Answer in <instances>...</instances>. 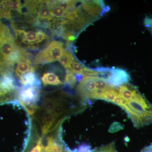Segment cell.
<instances>
[{"label": "cell", "mask_w": 152, "mask_h": 152, "mask_svg": "<svg viewBox=\"0 0 152 152\" xmlns=\"http://www.w3.org/2000/svg\"><path fill=\"white\" fill-rule=\"evenodd\" d=\"M122 99L120 107L128 114L134 127L140 128L152 124V104L137 89L129 100Z\"/></svg>", "instance_id": "cell-1"}, {"label": "cell", "mask_w": 152, "mask_h": 152, "mask_svg": "<svg viewBox=\"0 0 152 152\" xmlns=\"http://www.w3.org/2000/svg\"><path fill=\"white\" fill-rule=\"evenodd\" d=\"M40 89L34 86H23L19 91L18 97L20 103L26 108L30 115L37 108V103L40 97Z\"/></svg>", "instance_id": "cell-2"}, {"label": "cell", "mask_w": 152, "mask_h": 152, "mask_svg": "<svg viewBox=\"0 0 152 152\" xmlns=\"http://www.w3.org/2000/svg\"><path fill=\"white\" fill-rule=\"evenodd\" d=\"M63 43L61 42L53 41L42 52L37 55L35 64H45L59 60L64 52Z\"/></svg>", "instance_id": "cell-3"}, {"label": "cell", "mask_w": 152, "mask_h": 152, "mask_svg": "<svg viewBox=\"0 0 152 152\" xmlns=\"http://www.w3.org/2000/svg\"><path fill=\"white\" fill-rule=\"evenodd\" d=\"M104 79L109 86L117 88L128 83L130 77L126 71L122 69L110 68Z\"/></svg>", "instance_id": "cell-4"}, {"label": "cell", "mask_w": 152, "mask_h": 152, "mask_svg": "<svg viewBox=\"0 0 152 152\" xmlns=\"http://www.w3.org/2000/svg\"><path fill=\"white\" fill-rule=\"evenodd\" d=\"M95 78L94 76H84L78 85V93L83 99H91L96 90Z\"/></svg>", "instance_id": "cell-5"}, {"label": "cell", "mask_w": 152, "mask_h": 152, "mask_svg": "<svg viewBox=\"0 0 152 152\" xmlns=\"http://www.w3.org/2000/svg\"><path fill=\"white\" fill-rule=\"evenodd\" d=\"M20 82L23 86H31L40 89L41 82L37 74L34 72H29L20 77Z\"/></svg>", "instance_id": "cell-6"}, {"label": "cell", "mask_w": 152, "mask_h": 152, "mask_svg": "<svg viewBox=\"0 0 152 152\" xmlns=\"http://www.w3.org/2000/svg\"><path fill=\"white\" fill-rule=\"evenodd\" d=\"M35 68L31 65V61L30 58L23 59L18 63L16 68V75L19 77L29 72H34Z\"/></svg>", "instance_id": "cell-7"}, {"label": "cell", "mask_w": 152, "mask_h": 152, "mask_svg": "<svg viewBox=\"0 0 152 152\" xmlns=\"http://www.w3.org/2000/svg\"><path fill=\"white\" fill-rule=\"evenodd\" d=\"M56 118L52 113L46 111L42 114L41 119L43 124L42 132L44 134H47L50 131V129L53 126Z\"/></svg>", "instance_id": "cell-8"}, {"label": "cell", "mask_w": 152, "mask_h": 152, "mask_svg": "<svg viewBox=\"0 0 152 152\" xmlns=\"http://www.w3.org/2000/svg\"><path fill=\"white\" fill-rule=\"evenodd\" d=\"M42 80L45 86L48 85L58 86L64 84L58 77L53 72H47L44 74L42 77Z\"/></svg>", "instance_id": "cell-9"}, {"label": "cell", "mask_w": 152, "mask_h": 152, "mask_svg": "<svg viewBox=\"0 0 152 152\" xmlns=\"http://www.w3.org/2000/svg\"><path fill=\"white\" fill-rule=\"evenodd\" d=\"M37 32L33 31H25L23 38L20 41L21 42L28 45L29 48H32L33 46L36 44L37 41Z\"/></svg>", "instance_id": "cell-10"}, {"label": "cell", "mask_w": 152, "mask_h": 152, "mask_svg": "<svg viewBox=\"0 0 152 152\" xmlns=\"http://www.w3.org/2000/svg\"><path fill=\"white\" fill-rule=\"evenodd\" d=\"M75 61V58L72 53L67 50H64L63 54L59 61L62 65L66 69H69L71 64Z\"/></svg>", "instance_id": "cell-11"}, {"label": "cell", "mask_w": 152, "mask_h": 152, "mask_svg": "<svg viewBox=\"0 0 152 152\" xmlns=\"http://www.w3.org/2000/svg\"><path fill=\"white\" fill-rule=\"evenodd\" d=\"M15 92V91L5 89L0 85V104L12 100Z\"/></svg>", "instance_id": "cell-12"}, {"label": "cell", "mask_w": 152, "mask_h": 152, "mask_svg": "<svg viewBox=\"0 0 152 152\" xmlns=\"http://www.w3.org/2000/svg\"><path fill=\"white\" fill-rule=\"evenodd\" d=\"M118 94L117 88L111 87L109 89L106 90L102 96L101 100L107 101L113 103L115 98Z\"/></svg>", "instance_id": "cell-13"}, {"label": "cell", "mask_w": 152, "mask_h": 152, "mask_svg": "<svg viewBox=\"0 0 152 152\" xmlns=\"http://www.w3.org/2000/svg\"><path fill=\"white\" fill-rule=\"evenodd\" d=\"M77 82V78L73 73L69 69H66V74L65 78V86L72 88L75 86Z\"/></svg>", "instance_id": "cell-14"}, {"label": "cell", "mask_w": 152, "mask_h": 152, "mask_svg": "<svg viewBox=\"0 0 152 152\" xmlns=\"http://www.w3.org/2000/svg\"><path fill=\"white\" fill-rule=\"evenodd\" d=\"M86 67L77 61H74L71 64L69 69L74 74H80L83 75Z\"/></svg>", "instance_id": "cell-15"}, {"label": "cell", "mask_w": 152, "mask_h": 152, "mask_svg": "<svg viewBox=\"0 0 152 152\" xmlns=\"http://www.w3.org/2000/svg\"><path fill=\"white\" fill-rule=\"evenodd\" d=\"M58 100L53 98H47L45 100L43 103L44 108L46 111L52 113Z\"/></svg>", "instance_id": "cell-16"}, {"label": "cell", "mask_w": 152, "mask_h": 152, "mask_svg": "<svg viewBox=\"0 0 152 152\" xmlns=\"http://www.w3.org/2000/svg\"><path fill=\"white\" fill-rule=\"evenodd\" d=\"M95 80L96 90H106L111 87L109 86L106 80L103 78L95 77Z\"/></svg>", "instance_id": "cell-17"}, {"label": "cell", "mask_w": 152, "mask_h": 152, "mask_svg": "<svg viewBox=\"0 0 152 152\" xmlns=\"http://www.w3.org/2000/svg\"><path fill=\"white\" fill-rule=\"evenodd\" d=\"M6 5L9 9L19 12L21 7V1H4Z\"/></svg>", "instance_id": "cell-18"}, {"label": "cell", "mask_w": 152, "mask_h": 152, "mask_svg": "<svg viewBox=\"0 0 152 152\" xmlns=\"http://www.w3.org/2000/svg\"><path fill=\"white\" fill-rule=\"evenodd\" d=\"M64 112V107L63 104L58 101L55 105L52 113L53 114L56 118L59 117Z\"/></svg>", "instance_id": "cell-19"}, {"label": "cell", "mask_w": 152, "mask_h": 152, "mask_svg": "<svg viewBox=\"0 0 152 152\" xmlns=\"http://www.w3.org/2000/svg\"><path fill=\"white\" fill-rule=\"evenodd\" d=\"M92 152H117L114 143L109 144L105 146L94 150Z\"/></svg>", "instance_id": "cell-20"}, {"label": "cell", "mask_w": 152, "mask_h": 152, "mask_svg": "<svg viewBox=\"0 0 152 152\" xmlns=\"http://www.w3.org/2000/svg\"><path fill=\"white\" fill-rule=\"evenodd\" d=\"M37 38L36 42V44L37 45L42 42L44 40L46 39L48 37L47 34L42 30H38L37 31Z\"/></svg>", "instance_id": "cell-21"}, {"label": "cell", "mask_w": 152, "mask_h": 152, "mask_svg": "<svg viewBox=\"0 0 152 152\" xmlns=\"http://www.w3.org/2000/svg\"><path fill=\"white\" fill-rule=\"evenodd\" d=\"M94 150L91 149V147L87 144H83L79 146L78 148L76 149L72 152H92Z\"/></svg>", "instance_id": "cell-22"}, {"label": "cell", "mask_w": 152, "mask_h": 152, "mask_svg": "<svg viewBox=\"0 0 152 152\" xmlns=\"http://www.w3.org/2000/svg\"><path fill=\"white\" fill-rule=\"evenodd\" d=\"M7 8V7L4 1L0 2V13L4 12Z\"/></svg>", "instance_id": "cell-23"}, {"label": "cell", "mask_w": 152, "mask_h": 152, "mask_svg": "<svg viewBox=\"0 0 152 152\" xmlns=\"http://www.w3.org/2000/svg\"><path fill=\"white\" fill-rule=\"evenodd\" d=\"M141 152H152V144L144 148Z\"/></svg>", "instance_id": "cell-24"}, {"label": "cell", "mask_w": 152, "mask_h": 152, "mask_svg": "<svg viewBox=\"0 0 152 152\" xmlns=\"http://www.w3.org/2000/svg\"><path fill=\"white\" fill-rule=\"evenodd\" d=\"M149 30L151 32V33L152 34V25H151V26L150 27V28H149Z\"/></svg>", "instance_id": "cell-25"}]
</instances>
